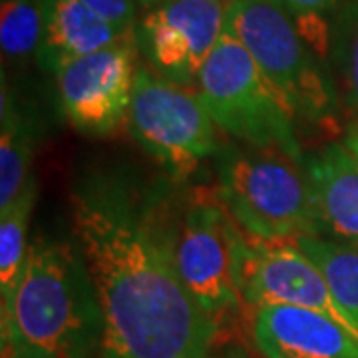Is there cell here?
I'll return each mask as SVG.
<instances>
[{
  "instance_id": "cell-17",
  "label": "cell",
  "mask_w": 358,
  "mask_h": 358,
  "mask_svg": "<svg viewBox=\"0 0 358 358\" xmlns=\"http://www.w3.org/2000/svg\"><path fill=\"white\" fill-rule=\"evenodd\" d=\"M327 277L336 301L358 322V247L327 237L293 239Z\"/></svg>"
},
{
  "instance_id": "cell-1",
  "label": "cell",
  "mask_w": 358,
  "mask_h": 358,
  "mask_svg": "<svg viewBox=\"0 0 358 358\" xmlns=\"http://www.w3.org/2000/svg\"><path fill=\"white\" fill-rule=\"evenodd\" d=\"M72 231L102 310L100 358H213L219 320L179 277L164 183L92 169L70 192Z\"/></svg>"
},
{
  "instance_id": "cell-12",
  "label": "cell",
  "mask_w": 358,
  "mask_h": 358,
  "mask_svg": "<svg viewBox=\"0 0 358 358\" xmlns=\"http://www.w3.org/2000/svg\"><path fill=\"white\" fill-rule=\"evenodd\" d=\"M322 237L358 247V159L345 143H327L305 157Z\"/></svg>"
},
{
  "instance_id": "cell-4",
  "label": "cell",
  "mask_w": 358,
  "mask_h": 358,
  "mask_svg": "<svg viewBox=\"0 0 358 358\" xmlns=\"http://www.w3.org/2000/svg\"><path fill=\"white\" fill-rule=\"evenodd\" d=\"M225 30L249 50L293 120L333 122L336 84L282 0H227Z\"/></svg>"
},
{
  "instance_id": "cell-6",
  "label": "cell",
  "mask_w": 358,
  "mask_h": 358,
  "mask_svg": "<svg viewBox=\"0 0 358 358\" xmlns=\"http://www.w3.org/2000/svg\"><path fill=\"white\" fill-rule=\"evenodd\" d=\"M128 128L141 150L176 181L193 178L223 148L199 94L143 66L136 74Z\"/></svg>"
},
{
  "instance_id": "cell-22",
  "label": "cell",
  "mask_w": 358,
  "mask_h": 358,
  "mask_svg": "<svg viewBox=\"0 0 358 358\" xmlns=\"http://www.w3.org/2000/svg\"><path fill=\"white\" fill-rule=\"evenodd\" d=\"M346 148H348V152L355 155L358 159V122L355 124H350L345 131V140H343Z\"/></svg>"
},
{
  "instance_id": "cell-23",
  "label": "cell",
  "mask_w": 358,
  "mask_h": 358,
  "mask_svg": "<svg viewBox=\"0 0 358 358\" xmlns=\"http://www.w3.org/2000/svg\"><path fill=\"white\" fill-rule=\"evenodd\" d=\"M138 2H140V6H143L145 10H150V8H155V6H159V4L176 2V0H138Z\"/></svg>"
},
{
  "instance_id": "cell-13",
  "label": "cell",
  "mask_w": 358,
  "mask_h": 358,
  "mask_svg": "<svg viewBox=\"0 0 358 358\" xmlns=\"http://www.w3.org/2000/svg\"><path fill=\"white\" fill-rule=\"evenodd\" d=\"M42 10L44 34L36 62L52 74L76 58L136 36V30H120L82 0H42Z\"/></svg>"
},
{
  "instance_id": "cell-11",
  "label": "cell",
  "mask_w": 358,
  "mask_h": 358,
  "mask_svg": "<svg viewBox=\"0 0 358 358\" xmlns=\"http://www.w3.org/2000/svg\"><path fill=\"white\" fill-rule=\"evenodd\" d=\"M251 338L263 358H358L357 338L327 315L308 308H253Z\"/></svg>"
},
{
  "instance_id": "cell-9",
  "label": "cell",
  "mask_w": 358,
  "mask_h": 358,
  "mask_svg": "<svg viewBox=\"0 0 358 358\" xmlns=\"http://www.w3.org/2000/svg\"><path fill=\"white\" fill-rule=\"evenodd\" d=\"M138 50L134 36L54 72L58 103L72 128L84 136L103 138L128 124Z\"/></svg>"
},
{
  "instance_id": "cell-16",
  "label": "cell",
  "mask_w": 358,
  "mask_h": 358,
  "mask_svg": "<svg viewBox=\"0 0 358 358\" xmlns=\"http://www.w3.org/2000/svg\"><path fill=\"white\" fill-rule=\"evenodd\" d=\"M44 34L42 0H2L0 50L4 66H26L38 60Z\"/></svg>"
},
{
  "instance_id": "cell-14",
  "label": "cell",
  "mask_w": 358,
  "mask_h": 358,
  "mask_svg": "<svg viewBox=\"0 0 358 358\" xmlns=\"http://www.w3.org/2000/svg\"><path fill=\"white\" fill-rule=\"evenodd\" d=\"M0 96V209L22 193L32 176V159L40 140V122L6 86L2 72Z\"/></svg>"
},
{
  "instance_id": "cell-21",
  "label": "cell",
  "mask_w": 358,
  "mask_h": 358,
  "mask_svg": "<svg viewBox=\"0 0 358 358\" xmlns=\"http://www.w3.org/2000/svg\"><path fill=\"white\" fill-rule=\"evenodd\" d=\"M213 358H263V357L257 352V348H247V346L233 345V346H225V348L217 350Z\"/></svg>"
},
{
  "instance_id": "cell-2",
  "label": "cell",
  "mask_w": 358,
  "mask_h": 358,
  "mask_svg": "<svg viewBox=\"0 0 358 358\" xmlns=\"http://www.w3.org/2000/svg\"><path fill=\"white\" fill-rule=\"evenodd\" d=\"M102 310L76 241L36 235L0 303L2 358H100Z\"/></svg>"
},
{
  "instance_id": "cell-5",
  "label": "cell",
  "mask_w": 358,
  "mask_h": 358,
  "mask_svg": "<svg viewBox=\"0 0 358 358\" xmlns=\"http://www.w3.org/2000/svg\"><path fill=\"white\" fill-rule=\"evenodd\" d=\"M195 86L221 131L239 143L281 150L305 164L293 115L249 50L227 30L207 56Z\"/></svg>"
},
{
  "instance_id": "cell-7",
  "label": "cell",
  "mask_w": 358,
  "mask_h": 358,
  "mask_svg": "<svg viewBox=\"0 0 358 358\" xmlns=\"http://www.w3.org/2000/svg\"><path fill=\"white\" fill-rule=\"evenodd\" d=\"M235 282L247 307L289 305L317 310L358 341V322L336 301L319 265L294 241H265L239 231Z\"/></svg>"
},
{
  "instance_id": "cell-8",
  "label": "cell",
  "mask_w": 358,
  "mask_h": 358,
  "mask_svg": "<svg viewBox=\"0 0 358 358\" xmlns=\"http://www.w3.org/2000/svg\"><path fill=\"white\" fill-rule=\"evenodd\" d=\"M241 227L219 195L193 192L176 229L179 277L195 303L211 317L235 313L241 294L235 282V241Z\"/></svg>"
},
{
  "instance_id": "cell-19",
  "label": "cell",
  "mask_w": 358,
  "mask_h": 358,
  "mask_svg": "<svg viewBox=\"0 0 358 358\" xmlns=\"http://www.w3.org/2000/svg\"><path fill=\"white\" fill-rule=\"evenodd\" d=\"M96 14H100L108 22L120 30L134 32L136 24V0H82Z\"/></svg>"
},
{
  "instance_id": "cell-18",
  "label": "cell",
  "mask_w": 358,
  "mask_h": 358,
  "mask_svg": "<svg viewBox=\"0 0 358 358\" xmlns=\"http://www.w3.org/2000/svg\"><path fill=\"white\" fill-rule=\"evenodd\" d=\"M331 58L345 102L358 114V0H346L331 26Z\"/></svg>"
},
{
  "instance_id": "cell-10",
  "label": "cell",
  "mask_w": 358,
  "mask_h": 358,
  "mask_svg": "<svg viewBox=\"0 0 358 358\" xmlns=\"http://www.w3.org/2000/svg\"><path fill=\"white\" fill-rule=\"evenodd\" d=\"M225 0H176L145 10L138 48L157 76L189 88L225 32Z\"/></svg>"
},
{
  "instance_id": "cell-20",
  "label": "cell",
  "mask_w": 358,
  "mask_h": 358,
  "mask_svg": "<svg viewBox=\"0 0 358 358\" xmlns=\"http://www.w3.org/2000/svg\"><path fill=\"white\" fill-rule=\"evenodd\" d=\"M282 4L296 20H327L341 8L343 0H282Z\"/></svg>"
},
{
  "instance_id": "cell-3",
  "label": "cell",
  "mask_w": 358,
  "mask_h": 358,
  "mask_svg": "<svg viewBox=\"0 0 358 358\" xmlns=\"http://www.w3.org/2000/svg\"><path fill=\"white\" fill-rule=\"evenodd\" d=\"M217 195L247 235L265 241L322 237L305 164L239 141L221 148Z\"/></svg>"
},
{
  "instance_id": "cell-15",
  "label": "cell",
  "mask_w": 358,
  "mask_h": 358,
  "mask_svg": "<svg viewBox=\"0 0 358 358\" xmlns=\"http://www.w3.org/2000/svg\"><path fill=\"white\" fill-rule=\"evenodd\" d=\"M38 197V181L32 178L13 203L0 209V299L10 294L28 255V227Z\"/></svg>"
}]
</instances>
